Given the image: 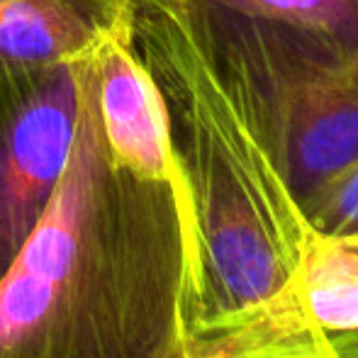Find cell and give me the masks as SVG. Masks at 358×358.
Here are the masks:
<instances>
[{"mask_svg": "<svg viewBox=\"0 0 358 358\" xmlns=\"http://www.w3.org/2000/svg\"><path fill=\"white\" fill-rule=\"evenodd\" d=\"M71 156L0 275V358H166L203 312L193 200L110 164L90 54Z\"/></svg>", "mask_w": 358, "mask_h": 358, "instance_id": "obj_1", "label": "cell"}, {"mask_svg": "<svg viewBox=\"0 0 358 358\" xmlns=\"http://www.w3.org/2000/svg\"><path fill=\"white\" fill-rule=\"evenodd\" d=\"M134 42L169 105L203 259V312L244 310L295 275L310 222L280 164L271 100L234 15L134 0Z\"/></svg>", "mask_w": 358, "mask_h": 358, "instance_id": "obj_2", "label": "cell"}, {"mask_svg": "<svg viewBox=\"0 0 358 358\" xmlns=\"http://www.w3.org/2000/svg\"><path fill=\"white\" fill-rule=\"evenodd\" d=\"M278 132L297 203L358 161V47L327 49L278 24L234 15Z\"/></svg>", "mask_w": 358, "mask_h": 358, "instance_id": "obj_3", "label": "cell"}, {"mask_svg": "<svg viewBox=\"0 0 358 358\" xmlns=\"http://www.w3.org/2000/svg\"><path fill=\"white\" fill-rule=\"evenodd\" d=\"M78 108V62L0 64V275L52 200Z\"/></svg>", "mask_w": 358, "mask_h": 358, "instance_id": "obj_4", "label": "cell"}, {"mask_svg": "<svg viewBox=\"0 0 358 358\" xmlns=\"http://www.w3.org/2000/svg\"><path fill=\"white\" fill-rule=\"evenodd\" d=\"M93 95L110 164L188 193L166 98L134 42V13L90 54Z\"/></svg>", "mask_w": 358, "mask_h": 358, "instance_id": "obj_5", "label": "cell"}, {"mask_svg": "<svg viewBox=\"0 0 358 358\" xmlns=\"http://www.w3.org/2000/svg\"><path fill=\"white\" fill-rule=\"evenodd\" d=\"M166 358H358V331H327L285 285L244 310L198 317Z\"/></svg>", "mask_w": 358, "mask_h": 358, "instance_id": "obj_6", "label": "cell"}, {"mask_svg": "<svg viewBox=\"0 0 358 358\" xmlns=\"http://www.w3.org/2000/svg\"><path fill=\"white\" fill-rule=\"evenodd\" d=\"M132 13L134 0H0V64H76Z\"/></svg>", "mask_w": 358, "mask_h": 358, "instance_id": "obj_7", "label": "cell"}, {"mask_svg": "<svg viewBox=\"0 0 358 358\" xmlns=\"http://www.w3.org/2000/svg\"><path fill=\"white\" fill-rule=\"evenodd\" d=\"M290 290L297 305L327 331H358V236L310 227Z\"/></svg>", "mask_w": 358, "mask_h": 358, "instance_id": "obj_8", "label": "cell"}, {"mask_svg": "<svg viewBox=\"0 0 358 358\" xmlns=\"http://www.w3.org/2000/svg\"><path fill=\"white\" fill-rule=\"evenodd\" d=\"M239 17L278 24L327 49L358 47V0H205Z\"/></svg>", "mask_w": 358, "mask_h": 358, "instance_id": "obj_9", "label": "cell"}, {"mask_svg": "<svg viewBox=\"0 0 358 358\" xmlns=\"http://www.w3.org/2000/svg\"><path fill=\"white\" fill-rule=\"evenodd\" d=\"M300 208L315 229L358 236V161L307 195Z\"/></svg>", "mask_w": 358, "mask_h": 358, "instance_id": "obj_10", "label": "cell"}]
</instances>
